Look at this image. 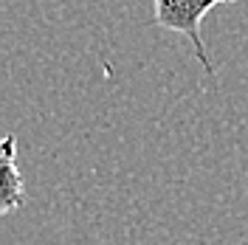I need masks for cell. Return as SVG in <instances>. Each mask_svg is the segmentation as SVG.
Here are the masks:
<instances>
[{"mask_svg": "<svg viewBox=\"0 0 248 245\" xmlns=\"http://www.w3.org/2000/svg\"><path fill=\"white\" fill-rule=\"evenodd\" d=\"M220 3H237V0H155V6H153L155 26L186 37L192 43V48H195L198 62L203 65V71L209 77H215V65H212L209 54H206V46H203L201 23H203V17L209 15L215 6H220Z\"/></svg>", "mask_w": 248, "mask_h": 245, "instance_id": "6da1fadb", "label": "cell"}, {"mask_svg": "<svg viewBox=\"0 0 248 245\" xmlns=\"http://www.w3.org/2000/svg\"><path fill=\"white\" fill-rule=\"evenodd\" d=\"M0 161H3V184H0V212L12 214L26 203V184H23V172L17 167V138L6 136L3 150H0Z\"/></svg>", "mask_w": 248, "mask_h": 245, "instance_id": "7a4b0ae2", "label": "cell"}]
</instances>
